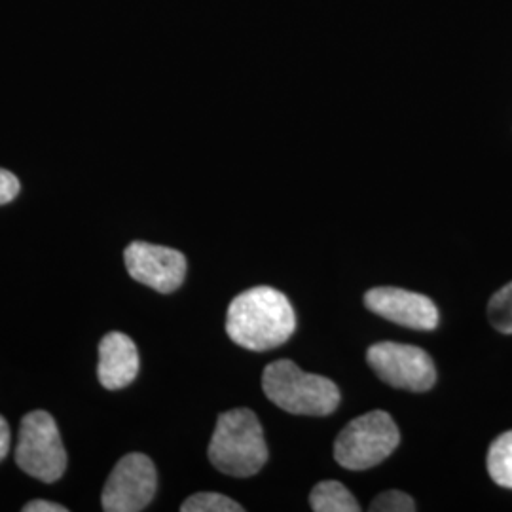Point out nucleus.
Returning a JSON list of instances; mask_svg holds the SVG:
<instances>
[{
  "instance_id": "f257e3e1",
  "label": "nucleus",
  "mask_w": 512,
  "mask_h": 512,
  "mask_svg": "<svg viewBox=\"0 0 512 512\" xmlns=\"http://www.w3.org/2000/svg\"><path fill=\"white\" fill-rule=\"evenodd\" d=\"M296 330L289 298L272 287H253L238 294L226 313V332L234 344L249 351L279 348Z\"/></svg>"
},
{
  "instance_id": "0eeeda50",
  "label": "nucleus",
  "mask_w": 512,
  "mask_h": 512,
  "mask_svg": "<svg viewBox=\"0 0 512 512\" xmlns=\"http://www.w3.org/2000/svg\"><path fill=\"white\" fill-rule=\"evenodd\" d=\"M158 475L145 454H128L116 463L103 488L101 505L107 512H139L156 495Z\"/></svg>"
},
{
  "instance_id": "423d86ee",
  "label": "nucleus",
  "mask_w": 512,
  "mask_h": 512,
  "mask_svg": "<svg viewBox=\"0 0 512 512\" xmlns=\"http://www.w3.org/2000/svg\"><path fill=\"white\" fill-rule=\"evenodd\" d=\"M376 376L391 387L425 393L437 382V368L425 349L397 342H380L366 351Z\"/></svg>"
},
{
  "instance_id": "4468645a",
  "label": "nucleus",
  "mask_w": 512,
  "mask_h": 512,
  "mask_svg": "<svg viewBox=\"0 0 512 512\" xmlns=\"http://www.w3.org/2000/svg\"><path fill=\"white\" fill-rule=\"evenodd\" d=\"M183 512H243V507L238 501L217 494V492H202V494L190 495L183 505Z\"/></svg>"
},
{
  "instance_id": "20e7f679",
  "label": "nucleus",
  "mask_w": 512,
  "mask_h": 512,
  "mask_svg": "<svg viewBox=\"0 0 512 512\" xmlns=\"http://www.w3.org/2000/svg\"><path fill=\"white\" fill-rule=\"evenodd\" d=\"M401 442L397 423L384 410L349 421L334 440V459L348 471H366L389 458Z\"/></svg>"
},
{
  "instance_id": "2eb2a0df",
  "label": "nucleus",
  "mask_w": 512,
  "mask_h": 512,
  "mask_svg": "<svg viewBox=\"0 0 512 512\" xmlns=\"http://www.w3.org/2000/svg\"><path fill=\"white\" fill-rule=\"evenodd\" d=\"M368 511L372 512H414L416 503L408 494L401 490H387L384 494L376 495L370 503Z\"/></svg>"
},
{
  "instance_id": "f3484780",
  "label": "nucleus",
  "mask_w": 512,
  "mask_h": 512,
  "mask_svg": "<svg viewBox=\"0 0 512 512\" xmlns=\"http://www.w3.org/2000/svg\"><path fill=\"white\" fill-rule=\"evenodd\" d=\"M69 509L59 505V503H52V501H44V499H35V501H29L23 512H67Z\"/></svg>"
},
{
  "instance_id": "39448f33",
  "label": "nucleus",
  "mask_w": 512,
  "mask_h": 512,
  "mask_svg": "<svg viewBox=\"0 0 512 512\" xmlns=\"http://www.w3.org/2000/svg\"><path fill=\"white\" fill-rule=\"evenodd\" d=\"M16 461L21 471L46 484L63 476L67 452L52 414L35 410L21 420Z\"/></svg>"
},
{
  "instance_id": "1a4fd4ad",
  "label": "nucleus",
  "mask_w": 512,
  "mask_h": 512,
  "mask_svg": "<svg viewBox=\"0 0 512 512\" xmlns=\"http://www.w3.org/2000/svg\"><path fill=\"white\" fill-rule=\"evenodd\" d=\"M368 310L395 325L414 330L439 327V308L425 294L404 291L399 287H376L365 294Z\"/></svg>"
},
{
  "instance_id": "7ed1b4c3",
  "label": "nucleus",
  "mask_w": 512,
  "mask_h": 512,
  "mask_svg": "<svg viewBox=\"0 0 512 512\" xmlns=\"http://www.w3.org/2000/svg\"><path fill=\"white\" fill-rule=\"evenodd\" d=\"M262 389L277 408L294 416H329L340 404V389L332 380L308 374L289 359L264 368Z\"/></svg>"
},
{
  "instance_id": "f8f14e48",
  "label": "nucleus",
  "mask_w": 512,
  "mask_h": 512,
  "mask_svg": "<svg viewBox=\"0 0 512 512\" xmlns=\"http://www.w3.org/2000/svg\"><path fill=\"white\" fill-rule=\"evenodd\" d=\"M486 467L497 486L512 490V431L499 435L490 444Z\"/></svg>"
},
{
  "instance_id": "9b49d317",
  "label": "nucleus",
  "mask_w": 512,
  "mask_h": 512,
  "mask_svg": "<svg viewBox=\"0 0 512 512\" xmlns=\"http://www.w3.org/2000/svg\"><path fill=\"white\" fill-rule=\"evenodd\" d=\"M311 509L315 512H359L361 505L348 488L338 480H323L315 484L310 494Z\"/></svg>"
},
{
  "instance_id": "dca6fc26",
  "label": "nucleus",
  "mask_w": 512,
  "mask_h": 512,
  "mask_svg": "<svg viewBox=\"0 0 512 512\" xmlns=\"http://www.w3.org/2000/svg\"><path fill=\"white\" fill-rule=\"evenodd\" d=\"M19 188H21V184H19L18 177L0 167V205L14 202V198L19 194Z\"/></svg>"
},
{
  "instance_id": "ddd939ff",
  "label": "nucleus",
  "mask_w": 512,
  "mask_h": 512,
  "mask_svg": "<svg viewBox=\"0 0 512 512\" xmlns=\"http://www.w3.org/2000/svg\"><path fill=\"white\" fill-rule=\"evenodd\" d=\"M488 321L497 332L512 334V281L490 298Z\"/></svg>"
},
{
  "instance_id": "f03ea898",
  "label": "nucleus",
  "mask_w": 512,
  "mask_h": 512,
  "mask_svg": "<svg viewBox=\"0 0 512 512\" xmlns=\"http://www.w3.org/2000/svg\"><path fill=\"white\" fill-rule=\"evenodd\" d=\"M207 454L211 465L222 475H256L268 461V446L255 412L236 408L220 414Z\"/></svg>"
},
{
  "instance_id": "6e6552de",
  "label": "nucleus",
  "mask_w": 512,
  "mask_h": 512,
  "mask_svg": "<svg viewBox=\"0 0 512 512\" xmlns=\"http://www.w3.org/2000/svg\"><path fill=\"white\" fill-rule=\"evenodd\" d=\"M124 260L129 275L156 293H175L186 277V256L164 245L133 241Z\"/></svg>"
},
{
  "instance_id": "a211bd4d",
  "label": "nucleus",
  "mask_w": 512,
  "mask_h": 512,
  "mask_svg": "<svg viewBox=\"0 0 512 512\" xmlns=\"http://www.w3.org/2000/svg\"><path fill=\"white\" fill-rule=\"evenodd\" d=\"M10 425H8V421L4 420L2 416H0V461L8 456V452H10Z\"/></svg>"
},
{
  "instance_id": "9d476101",
  "label": "nucleus",
  "mask_w": 512,
  "mask_h": 512,
  "mask_svg": "<svg viewBox=\"0 0 512 512\" xmlns=\"http://www.w3.org/2000/svg\"><path fill=\"white\" fill-rule=\"evenodd\" d=\"M137 374L139 351L135 342L124 332H109L99 344V382L109 391H118L133 384Z\"/></svg>"
}]
</instances>
